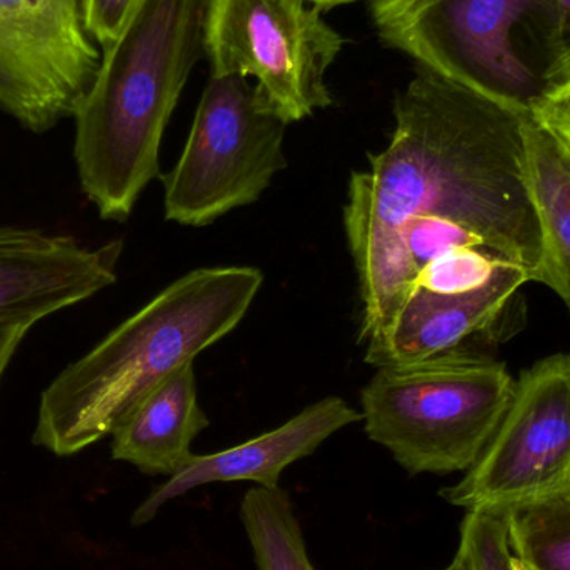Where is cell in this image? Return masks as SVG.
Here are the masks:
<instances>
[{
	"label": "cell",
	"instance_id": "2e32d148",
	"mask_svg": "<svg viewBox=\"0 0 570 570\" xmlns=\"http://www.w3.org/2000/svg\"><path fill=\"white\" fill-rule=\"evenodd\" d=\"M512 554L524 570H570V491L505 509Z\"/></svg>",
	"mask_w": 570,
	"mask_h": 570
},
{
	"label": "cell",
	"instance_id": "9a60e30c",
	"mask_svg": "<svg viewBox=\"0 0 570 570\" xmlns=\"http://www.w3.org/2000/svg\"><path fill=\"white\" fill-rule=\"evenodd\" d=\"M257 570H315L291 498L283 489L254 488L240 505Z\"/></svg>",
	"mask_w": 570,
	"mask_h": 570
},
{
	"label": "cell",
	"instance_id": "8992f818",
	"mask_svg": "<svg viewBox=\"0 0 570 570\" xmlns=\"http://www.w3.org/2000/svg\"><path fill=\"white\" fill-rule=\"evenodd\" d=\"M549 0H372L379 37L425 69L528 116L546 94L514 29Z\"/></svg>",
	"mask_w": 570,
	"mask_h": 570
},
{
	"label": "cell",
	"instance_id": "7a4b0ae2",
	"mask_svg": "<svg viewBox=\"0 0 570 570\" xmlns=\"http://www.w3.org/2000/svg\"><path fill=\"white\" fill-rule=\"evenodd\" d=\"M263 283L256 267H210L167 285L47 385L33 444L70 458L112 435L157 385L240 324Z\"/></svg>",
	"mask_w": 570,
	"mask_h": 570
},
{
	"label": "cell",
	"instance_id": "ba28073f",
	"mask_svg": "<svg viewBox=\"0 0 570 570\" xmlns=\"http://www.w3.org/2000/svg\"><path fill=\"white\" fill-rule=\"evenodd\" d=\"M570 491V358H542L515 382L514 397L478 461L441 491L455 508L509 509Z\"/></svg>",
	"mask_w": 570,
	"mask_h": 570
},
{
	"label": "cell",
	"instance_id": "9c48e42d",
	"mask_svg": "<svg viewBox=\"0 0 570 570\" xmlns=\"http://www.w3.org/2000/svg\"><path fill=\"white\" fill-rule=\"evenodd\" d=\"M100 60L82 0H0V109L23 129L73 117Z\"/></svg>",
	"mask_w": 570,
	"mask_h": 570
},
{
	"label": "cell",
	"instance_id": "ac0fdd59",
	"mask_svg": "<svg viewBox=\"0 0 570 570\" xmlns=\"http://www.w3.org/2000/svg\"><path fill=\"white\" fill-rule=\"evenodd\" d=\"M140 0H82L83 26L94 42L109 49L132 17Z\"/></svg>",
	"mask_w": 570,
	"mask_h": 570
},
{
	"label": "cell",
	"instance_id": "e0dca14e",
	"mask_svg": "<svg viewBox=\"0 0 570 570\" xmlns=\"http://www.w3.org/2000/svg\"><path fill=\"white\" fill-rule=\"evenodd\" d=\"M444 570H514L505 509L468 511L458 552Z\"/></svg>",
	"mask_w": 570,
	"mask_h": 570
},
{
	"label": "cell",
	"instance_id": "6da1fadb",
	"mask_svg": "<svg viewBox=\"0 0 570 570\" xmlns=\"http://www.w3.org/2000/svg\"><path fill=\"white\" fill-rule=\"evenodd\" d=\"M395 129L348 180L344 227L355 271L402 227H458L499 263L544 284L521 114L422 67L395 97Z\"/></svg>",
	"mask_w": 570,
	"mask_h": 570
},
{
	"label": "cell",
	"instance_id": "4fadbf2b",
	"mask_svg": "<svg viewBox=\"0 0 570 570\" xmlns=\"http://www.w3.org/2000/svg\"><path fill=\"white\" fill-rule=\"evenodd\" d=\"M209 425L197 399L194 362L157 385L112 432L114 461L150 475H173L189 461L194 439Z\"/></svg>",
	"mask_w": 570,
	"mask_h": 570
},
{
	"label": "cell",
	"instance_id": "277c9868",
	"mask_svg": "<svg viewBox=\"0 0 570 570\" xmlns=\"http://www.w3.org/2000/svg\"><path fill=\"white\" fill-rule=\"evenodd\" d=\"M502 362L464 345L377 367L361 394L371 441L411 475L468 471L514 397Z\"/></svg>",
	"mask_w": 570,
	"mask_h": 570
},
{
	"label": "cell",
	"instance_id": "7c38bea8",
	"mask_svg": "<svg viewBox=\"0 0 570 570\" xmlns=\"http://www.w3.org/2000/svg\"><path fill=\"white\" fill-rule=\"evenodd\" d=\"M525 283L531 281L524 271L498 264L484 284L461 294L412 292L384 337L365 348V362L375 367L409 364L462 347L498 321Z\"/></svg>",
	"mask_w": 570,
	"mask_h": 570
},
{
	"label": "cell",
	"instance_id": "52a82bcc",
	"mask_svg": "<svg viewBox=\"0 0 570 570\" xmlns=\"http://www.w3.org/2000/svg\"><path fill=\"white\" fill-rule=\"evenodd\" d=\"M305 0H209L204 50L213 77H256L287 124L331 106L325 83L344 39Z\"/></svg>",
	"mask_w": 570,
	"mask_h": 570
},
{
	"label": "cell",
	"instance_id": "3957f363",
	"mask_svg": "<svg viewBox=\"0 0 570 570\" xmlns=\"http://www.w3.org/2000/svg\"><path fill=\"white\" fill-rule=\"evenodd\" d=\"M209 0H140L73 112L80 189L126 223L160 176L164 130L204 49Z\"/></svg>",
	"mask_w": 570,
	"mask_h": 570
},
{
	"label": "cell",
	"instance_id": "603a6c76",
	"mask_svg": "<svg viewBox=\"0 0 570 570\" xmlns=\"http://www.w3.org/2000/svg\"><path fill=\"white\" fill-rule=\"evenodd\" d=\"M569 358H570V354H569Z\"/></svg>",
	"mask_w": 570,
	"mask_h": 570
},
{
	"label": "cell",
	"instance_id": "ffe728a7",
	"mask_svg": "<svg viewBox=\"0 0 570 570\" xmlns=\"http://www.w3.org/2000/svg\"><path fill=\"white\" fill-rule=\"evenodd\" d=\"M33 325L36 324L30 321L3 322V324H0V382H2L3 374H6L13 355H16L17 348L20 347Z\"/></svg>",
	"mask_w": 570,
	"mask_h": 570
},
{
	"label": "cell",
	"instance_id": "44dd1931",
	"mask_svg": "<svg viewBox=\"0 0 570 570\" xmlns=\"http://www.w3.org/2000/svg\"><path fill=\"white\" fill-rule=\"evenodd\" d=\"M305 2L321 7V9H328V7L341 6V3L357 2V0H305Z\"/></svg>",
	"mask_w": 570,
	"mask_h": 570
},
{
	"label": "cell",
	"instance_id": "5b68a950",
	"mask_svg": "<svg viewBox=\"0 0 570 570\" xmlns=\"http://www.w3.org/2000/svg\"><path fill=\"white\" fill-rule=\"evenodd\" d=\"M287 126L247 77H213L183 156L163 177L166 219L209 226L259 200L287 167Z\"/></svg>",
	"mask_w": 570,
	"mask_h": 570
},
{
	"label": "cell",
	"instance_id": "5bb4252c",
	"mask_svg": "<svg viewBox=\"0 0 570 570\" xmlns=\"http://www.w3.org/2000/svg\"><path fill=\"white\" fill-rule=\"evenodd\" d=\"M529 184L544 244V285L570 312V150L532 116L522 117Z\"/></svg>",
	"mask_w": 570,
	"mask_h": 570
},
{
	"label": "cell",
	"instance_id": "7402d4cb",
	"mask_svg": "<svg viewBox=\"0 0 570 570\" xmlns=\"http://www.w3.org/2000/svg\"><path fill=\"white\" fill-rule=\"evenodd\" d=\"M514 570H524L521 568V566H519V562L515 561V558H514Z\"/></svg>",
	"mask_w": 570,
	"mask_h": 570
},
{
	"label": "cell",
	"instance_id": "d6986e66",
	"mask_svg": "<svg viewBox=\"0 0 570 570\" xmlns=\"http://www.w3.org/2000/svg\"><path fill=\"white\" fill-rule=\"evenodd\" d=\"M529 116L554 134L570 150V83L548 90Z\"/></svg>",
	"mask_w": 570,
	"mask_h": 570
},
{
	"label": "cell",
	"instance_id": "8fae6325",
	"mask_svg": "<svg viewBox=\"0 0 570 570\" xmlns=\"http://www.w3.org/2000/svg\"><path fill=\"white\" fill-rule=\"evenodd\" d=\"M358 421L361 412L344 399L328 395L259 438L214 454H193L137 508L132 524H147L167 502L214 482H256L259 488L277 489L288 465L314 454L332 434Z\"/></svg>",
	"mask_w": 570,
	"mask_h": 570
},
{
	"label": "cell",
	"instance_id": "30bf717a",
	"mask_svg": "<svg viewBox=\"0 0 570 570\" xmlns=\"http://www.w3.org/2000/svg\"><path fill=\"white\" fill-rule=\"evenodd\" d=\"M124 240L94 247L67 234L0 227V324H33L117 281Z\"/></svg>",
	"mask_w": 570,
	"mask_h": 570
}]
</instances>
